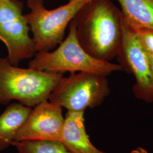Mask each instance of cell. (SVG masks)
Listing matches in <instances>:
<instances>
[{
	"instance_id": "6da1fadb",
	"label": "cell",
	"mask_w": 153,
	"mask_h": 153,
	"mask_svg": "<svg viewBox=\"0 0 153 153\" xmlns=\"http://www.w3.org/2000/svg\"><path fill=\"white\" fill-rule=\"evenodd\" d=\"M71 22L79 44L88 54L107 62L116 58L122 40L123 15L111 0H89Z\"/></svg>"
},
{
	"instance_id": "7a4b0ae2",
	"label": "cell",
	"mask_w": 153,
	"mask_h": 153,
	"mask_svg": "<svg viewBox=\"0 0 153 153\" xmlns=\"http://www.w3.org/2000/svg\"><path fill=\"white\" fill-rule=\"evenodd\" d=\"M62 73H52L30 68L11 65L0 57V104L7 105L16 100L29 107L49 99V95Z\"/></svg>"
},
{
	"instance_id": "3957f363",
	"label": "cell",
	"mask_w": 153,
	"mask_h": 153,
	"mask_svg": "<svg viewBox=\"0 0 153 153\" xmlns=\"http://www.w3.org/2000/svg\"><path fill=\"white\" fill-rule=\"evenodd\" d=\"M28 68L52 73L90 72L108 76L115 71H124L120 64L99 60L83 49L71 22L66 38L52 51L38 52L28 62Z\"/></svg>"
},
{
	"instance_id": "277c9868",
	"label": "cell",
	"mask_w": 153,
	"mask_h": 153,
	"mask_svg": "<svg viewBox=\"0 0 153 153\" xmlns=\"http://www.w3.org/2000/svg\"><path fill=\"white\" fill-rule=\"evenodd\" d=\"M89 0H68L65 5L47 9L44 0H27L30 12L25 16L38 52L55 49L65 39L66 28Z\"/></svg>"
},
{
	"instance_id": "5b68a950",
	"label": "cell",
	"mask_w": 153,
	"mask_h": 153,
	"mask_svg": "<svg viewBox=\"0 0 153 153\" xmlns=\"http://www.w3.org/2000/svg\"><path fill=\"white\" fill-rule=\"evenodd\" d=\"M110 94L107 76L78 72L62 76L49 95V101L68 112H85L103 103Z\"/></svg>"
},
{
	"instance_id": "8992f818",
	"label": "cell",
	"mask_w": 153,
	"mask_h": 153,
	"mask_svg": "<svg viewBox=\"0 0 153 153\" xmlns=\"http://www.w3.org/2000/svg\"><path fill=\"white\" fill-rule=\"evenodd\" d=\"M23 10V4L19 0H0V40L7 51L6 58L14 66L33 59L36 53Z\"/></svg>"
},
{
	"instance_id": "52a82bcc",
	"label": "cell",
	"mask_w": 153,
	"mask_h": 153,
	"mask_svg": "<svg viewBox=\"0 0 153 153\" xmlns=\"http://www.w3.org/2000/svg\"><path fill=\"white\" fill-rule=\"evenodd\" d=\"M116 58L123 70L134 76L135 83L133 87L134 97L146 103H153L152 66L147 53L124 18L121 44Z\"/></svg>"
},
{
	"instance_id": "ba28073f",
	"label": "cell",
	"mask_w": 153,
	"mask_h": 153,
	"mask_svg": "<svg viewBox=\"0 0 153 153\" xmlns=\"http://www.w3.org/2000/svg\"><path fill=\"white\" fill-rule=\"evenodd\" d=\"M62 107L44 101L37 104L16 133L14 142L26 140L60 141L64 124Z\"/></svg>"
},
{
	"instance_id": "9c48e42d",
	"label": "cell",
	"mask_w": 153,
	"mask_h": 153,
	"mask_svg": "<svg viewBox=\"0 0 153 153\" xmlns=\"http://www.w3.org/2000/svg\"><path fill=\"white\" fill-rule=\"evenodd\" d=\"M60 142L73 153H107L95 147L90 141L85 129L84 112L68 111Z\"/></svg>"
},
{
	"instance_id": "30bf717a",
	"label": "cell",
	"mask_w": 153,
	"mask_h": 153,
	"mask_svg": "<svg viewBox=\"0 0 153 153\" xmlns=\"http://www.w3.org/2000/svg\"><path fill=\"white\" fill-rule=\"evenodd\" d=\"M31 110V107L20 103H12L0 115V152L12 145Z\"/></svg>"
},
{
	"instance_id": "8fae6325",
	"label": "cell",
	"mask_w": 153,
	"mask_h": 153,
	"mask_svg": "<svg viewBox=\"0 0 153 153\" xmlns=\"http://www.w3.org/2000/svg\"><path fill=\"white\" fill-rule=\"evenodd\" d=\"M130 26L153 30V0H117Z\"/></svg>"
},
{
	"instance_id": "7c38bea8",
	"label": "cell",
	"mask_w": 153,
	"mask_h": 153,
	"mask_svg": "<svg viewBox=\"0 0 153 153\" xmlns=\"http://www.w3.org/2000/svg\"><path fill=\"white\" fill-rule=\"evenodd\" d=\"M16 153H73L65 145L57 141L26 140L13 142Z\"/></svg>"
},
{
	"instance_id": "4fadbf2b",
	"label": "cell",
	"mask_w": 153,
	"mask_h": 153,
	"mask_svg": "<svg viewBox=\"0 0 153 153\" xmlns=\"http://www.w3.org/2000/svg\"><path fill=\"white\" fill-rule=\"evenodd\" d=\"M131 27L143 49L148 54L153 53V30Z\"/></svg>"
},
{
	"instance_id": "5bb4252c",
	"label": "cell",
	"mask_w": 153,
	"mask_h": 153,
	"mask_svg": "<svg viewBox=\"0 0 153 153\" xmlns=\"http://www.w3.org/2000/svg\"><path fill=\"white\" fill-rule=\"evenodd\" d=\"M128 153H148V152L146 149L141 147H138L135 149H133Z\"/></svg>"
},
{
	"instance_id": "9a60e30c",
	"label": "cell",
	"mask_w": 153,
	"mask_h": 153,
	"mask_svg": "<svg viewBox=\"0 0 153 153\" xmlns=\"http://www.w3.org/2000/svg\"><path fill=\"white\" fill-rule=\"evenodd\" d=\"M147 54H148L149 60H150L151 65L152 66V68H153V53H149V54L147 53Z\"/></svg>"
}]
</instances>
